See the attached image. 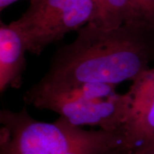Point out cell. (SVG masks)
Wrapping results in <instances>:
<instances>
[{
	"instance_id": "3957f363",
	"label": "cell",
	"mask_w": 154,
	"mask_h": 154,
	"mask_svg": "<svg viewBox=\"0 0 154 154\" xmlns=\"http://www.w3.org/2000/svg\"><path fill=\"white\" fill-rule=\"evenodd\" d=\"M26 105L57 113L76 127H98L108 131H121L131 107V96L116 92V86L82 83L64 86L37 82L23 96Z\"/></svg>"
},
{
	"instance_id": "7a4b0ae2",
	"label": "cell",
	"mask_w": 154,
	"mask_h": 154,
	"mask_svg": "<svg viewBox=\"0 0 154 154\" xmlns=\"http://www.w3.org/2000/svg\"><path fill=\"white\" fill-rule=\"evenodd\" d=\"M0 124V154H104L122 142L121 131L83 129L60 116L43 122L25 106L2 109Z\"/></svg>"
},
{
	"instance_id": "8992f818",
	"label": "cell",
	"mask_w": 154,
	"mask_h": 154,
	"mask_svg": "<svg viewBox=\"0 0 154 154\" xmlns=\"http://www.w3.org/2000/svg\"><path fill=\"white\" fill-rule=\"evenodd\" d=\"M26 43L11 23L0 24V93L7 88L18 89L22 84L26 67Z\"/></svg>"
},
{
	"instance_id": "52a82bcc",
	"label": "cell",
	"mask_w": 154,
	"mask_h": 154,
	"mask_svg": "<svg viewBox=\"0 0 154 154\" xmlns=\"http://www.w3.org/2000/svg\"><path fill=\"white\" fill-rule=\"evenodd\" d=\"M96 8L91 23L101 29H110L132 22H139L131 0H93Z\"/></svg>"
},
{
	"instance_id": "6da1fadb",
	"label": "cell",
	"mask_w": 154,
	"mask_h": 154,
	"mask_svg": "<svg viewBox=\"0 0 154 154\" xmlns=\"http://www.w3.org/2000/svg\"><path fill=\"white\" fill-rule=\"evenodd\" d=\"M72 43L60 48L38 81L49 86L134 82L154 59V34L140 22L106 29L88 23Z\"/></svg>"
},
{
	"instance_id": "ba28073f",
	"label": "cell",
	"mask_w": 154,
	"mask_h": 154,
	"mask_svg": "<svg viewBox=\"0 0 154 154\" xmlns=\"http://www.w3.org/2000/svg\"><path fill=\"white\" fill-rule=\"evenodd\" d=\"M138 21L154 34V0H131Z\"/></svg>"
},
{
	"instance_id": "9c48e42d",
	"label": "cell",
	"mask_w": 154,
	"mask_h": 154,
	"mask_svg": "<svg viewBox=\"0 0 154 154\" xmlns=\"http://www.w3.org/2000/svg\"><path fill=\"white\" fill-rule=\"evenodd\" d=\"M19 0H0V10L3 11L7 7L12 5L13 3L17 2Z\"/></svg>"
},
{
	"instance_id": "277c9868",
	"label": "cell",
	"mask_w": 154,
	"mask_h": 154,
	"mask_svg": "<svg viewBox=\"0 0 154 154\" xmlns=\"http://www.w3.org/2000/svg\"><path fill=\"white\" fill-rule=\"evenodd\" d=\"M93 0H29L26 11L11 22L22 34L27 51L38 56L65 34L95 19Z\"/></svg>"
},
{
	"instance_id": "5b68a950",
	"label": "cell",
	"mask_w": 154,
	"mask_h": 154,
	"mask_svg": "<svg viewBox=\"0 0 154 154\" xmlns=\"http://www.w3.org/2000/svg\"><path fill=\"white\" fill-rule=\"evenodd\" d=\"M131 107L121 128V147L131 148L154 140V68H150L128 89Z\"/></svg>"
}]
</instances>
